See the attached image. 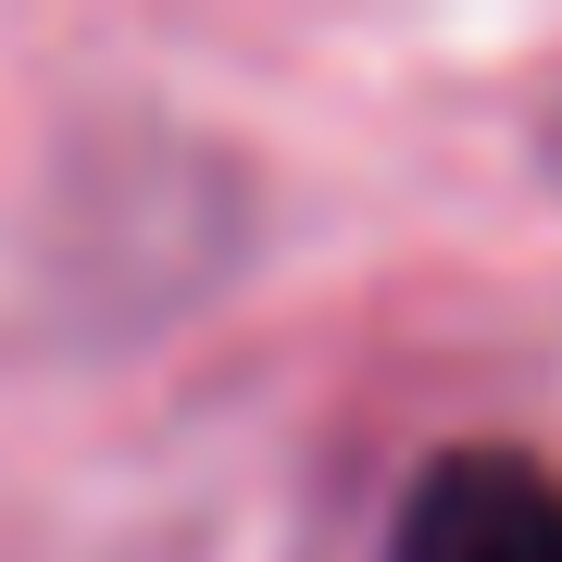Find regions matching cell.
Here are the masks:
<instances>
[{"label": "cell", "instance_id": "cell-1", "mask_svg": "<svg viewBox=\"0 0 562 562\" xmlns=\"http://www.w3.org/2000/svg\"><path fill=\"white\" fill-rule=\"evenodd\" d=\"M387 562H562V475L525 450H438L401 501Z\"/></svg>", "mask_w": 562, "mask_h": 562}, {"label": "cell", "instance_id": "cell-2", "mask_svg": "<svg viewBox=\"0 0 562 562\" xmlns=\"http://www.w3.org/2000/svg\"><path fill=\"white\" fill-rule=\"evenodd\" d=\"M550 176H562V113H550Z\"/></svg>", "mask_w": 562, "mask_h": 562}]
</instances>
